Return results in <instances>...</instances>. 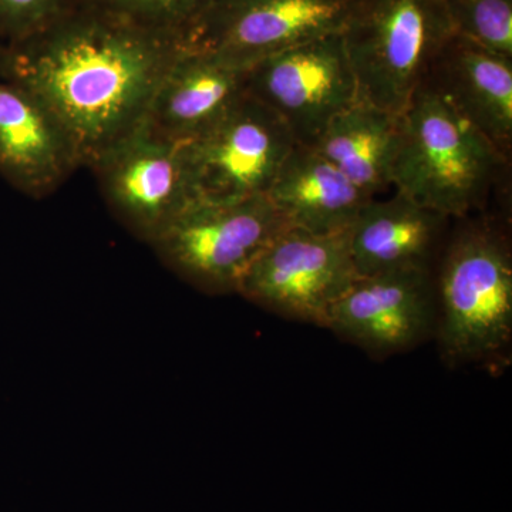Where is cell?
<instances>
[{
  "label": "cell",
  "mask_w": 512,
  "mask_h": 512,
  "mask_svg": "<svg viewBox=\"0 0 512 512\" xmlns=\"http://www.w3.org/2000/svg\"><path fill=\"white\" fill-rule=\"evenodd\" d=\"M5 47L0 77L45 104L80 167L92 170L144 126L183 43L72 5L45 29Z\"/></svg>",
  "instance_id": "obj_1"
},
{
  "label": "cell",
  "mask_w": 512,
  "mask_h": 512,
  "mask_svg": "<svg viewBox=\"0 0 512 512\" xmlns=\"http://www.w3.org/2000/svg\"><path fill=\"white\" fill-rule=\"evenodd\" d=\"M508 161L423 83L400 114L392 184L421 207L464 220L487 207Z\"/></svg>",
  "instance_id": "obj_2"
},
{
  "label": "cell",
  "mask_w": 512,
  "mask_h": 512,
  "mask_svg": "<svg viewBox=\"0 0 512 512\" xmlns=\"http://www.w3.org/2000/svg\"><path fill=\"white\" fill-rule=\"evenodd\" d=\"M446 249L436 282V330L448 365L500 355L512 336V258L494 222L464 218Z\"/></svg>",
  "instance_id": "obj_3"
},
{
  "label": "cell",
  "mask_w": 512,
  "mask_h": 512,
  "mask_svg": "<svg viewBox=\"0 0 512 512\" xmlns=\"http://www.w3.org/2000/svg\"><path fill=\"white\" fill-rule=\"evenodd\" d=\"M340 35L359 100L400 116L456 33L446 0H355Z\"/></svg>",
  "instance_id": "obj_4"
},
{
  "label": "cell",
  "mask_w": 512,
  "mask_h": 512,
  "mask_svg": "<svg viewBox=\"0 0 512 512\" xmlns=\"http://www.w3.org/2000/svg\"><path fill=\"white\" fill-rule=\"evenodd\" d=\"M285 227L266 195L197 200L150 245L167 268L194 288L227 295L238 292L249 266Z\"/></svg>",
  "instance_id": "obj_5"
},
{
  "label": "cell",
  "mask_w": 512,
  "mask_h": 512,
  "mask_svg": "<svg viewBox=\"0 0 512 512\" xmlns=\"http://www.w3.org/2000/svg\"><path fill=\"white\" fill-rule=\"evenodd\" d=\"M357 279L348 231L285 227L249 266L238 295L284 318L326 329L330 309Z\"/></svg>",
  "instance_id": "obj_6"
},
{
  "label": "cell",
  "mask_w": 512,
  "mask_h": 512,
  "mask_svg": "<svg viewBox=\"0 0 512 512\" xmlns=\"http://www.w3.org/2000/svg\"><path fill=\"white\" fill-rule=\"evenodd\" d=\"M296 144L274 111L244 94L217 123L183 144L195 197L232 201L268 194Z\"/></svg>",
  "instance_id": "obj_7"
},
{
  "label": "cell",
  "mask_w": 512,
  "mask_h": 512,
  "mask_svg": "<svg viewBox=\"0 0 512 512\" xmlns=\"http://www.w3.org/2000/svg\"><path fill=\"white\" fill-rule=\"evenodd\" d=\"M247 93L284 121L296 143L309 147L330 121L359 101L340 33L289 47L252 64Z\"/></svg>",
  "instance_id": "obj_8"
},
{
  "label": "cell",
  "mask_w": 512,
  "mask_h": 512,
  "mask_svg": "<svg viewBox=\"0 0 512 512\" xmlns=\"http://www.w3.org/2000/svg\"><path fill=\"white\" fill-rule=\"evenodd\" d=\"M353 2L212 0L183 37V46L249 69L289 47L342 33Z\"/></svg>",
  "instance_id": "obj_9"
},
{
  "label": "cell",
  "mask_w": 512,
  "mask_h": 512,
  "mask_svg": "<svg viewBox=\"0 0 512 512\" xmlns=\"http://www.w3.org/2000/svg\"><path fill=\"white\" fill-rule=\"evenodd\" d=\"M117 220L140 241H154L197 201L183 144L141 127L92 168Z\"/></svg>",
  "instance_id": "obj_10"
},
{
  "label": "cell",
  "mask_w": 512,
  "mask_h": 512,
  "mask_svg": "<svg viewBox=\"0 0 512 512\" xmlns=\"http://www.w3.org/2000/svg\"><path fill=\"white\" fill-rule=\"evenodd\" d=\"M433 269L412 268L357 276L330 309L326 329L367 352L412 349L436 330Z\"/></svg>",
  "instance_id": "obj_11"
},
{
  "label": "cell",
  "mask_w": 512,
  "mask_h": 512,
  "mask_svg": "<svg viewBox=\"0 0 512 512\" xmlns=\"http://www.w3.org/2000/svg\"><path fill=\"white\" fill-rule=\"evenodd\" d=\"M77 168L79 160L56 117L28 90L0 77V175L40 200Z\"/></svg>",
  "instance_id": "obj_12"
},
{
  "label": "cell",
  "mask_w": 512,
  "mask_h": 512,
  "mask_svg": "<svg viewBox=\"0 0 512 512\" xmlns=\"http://www.w3.org/2000/svg\"><path fill=\"white\" fill-rule=\"evenodd\" d=\"M248 70L183 46L154 94L143 127L173 143L194 140L247 94Z\"/></svg>",
  "instance_id": "obj_13"
},
{
  "label": "cell",
  "mask_w": 512,
  "mask_h": 512,
  "mask_svg": "<svg viewBox=\"0 0 512 512\" xmlns=\"http://www.w3.org/2000/svg\"><path fill=\"white\" fill-rule=\"evenodd\" d=\"M424 83L510 160L512 59L454 35Z\"/></svg>",
  "instance_id": "obj_14"
},
{
  "label": "cell",
  "mask_w": 512,
  "mask_h": 512,
  "mask_svg": "<svg viewBox=\"0 0 512 512\" xmlns=\"http://www.w3.org/2000/svg\"><path fill=\"white\" fill-rule=\"evenodd\" d=\"M448 221L397 191L367 201L348 231L357 276L431 268Z\"/></svg>",
  "instance_id": "obj_15"
},
{
  "label": "cell",
  "mask_w": 512,
  "mask_h": 512,
  "mask_svg": "<svg viewBox=\"0 0 512 512\" xmlns=\"http://www.w3.org/2000/svg\"><path fill=\"white\" fill-rule=\"evenodd\" d=\"M266 197L289 227L315 234L349 231L369 195L313 147L296 144Z\"/></svg>",
  "instance_id": "obj_16"
},
{
  "label": "cell",
  "mask_w": 512,
  "mask_h": 512,
  "mask_svg": "<svg viewBox=\"0 0 512 512\" xmlns=\"http://www.w3.org/2000/svg\"><path fill=\"white\" fill-rule=\"evenodd\" d=\"M400 116L357 101L335 117L313 148L370 198L393 188Z\"/></svg>",
  "instance_id": "obj_17"
},
{
  "label": "cell",
  "mask_w": 512,
  "mask_h": 512,
  "mask_svg": "<svg viewBox=\"0 0 512 512\" xmlns=\"http://www.w3.org/2000/svg\"><path fill=\"white\" fill-rule=\"evenodd\" d=\"M212 0H73V5L96 10L137 28L183 37Z\"/></svg>",
  "instance_id": "obj_18"
},
{
  "label": "cell",
  "mask_w": 512,
  "mask_h": 512,
  "mask_svg": "<svg viewBox=\"0 0 512 512\" xmlns=\"http://www.w3.org/2000/svg\"><path fill=\"white\" fill-rule=\"evenodd\" d=\"M454 33L512 59V0H446Z\"/></svg>",
  "instance_id": "obj_19"
},
{
  "label": "cell",
  "mask_w": 512,
  "mask_h": 512,
  "mask_svg": "<svg viewBox=\"0 0 512 512\" xmlns=\"http://www.w3.org/2000/svg\"><path fill=\"white\" fill-rule=\"evenodd\" d=\"M73 0H0V42L15 45L62 16Z\"/></svg>",
  "instance_id": "obj_20"
},
{
  "label": "cell",
  "mask_w": 512,
  "mask_h": 512,
  "mask_svg": "<svg viewBox=\"0 0 512 512\" xmlns=\"http://www.w3.org/2000/svg\"><path fill=\"white\" fill-rule=\"evenodd\" d=\"M6 47L0 42V74H2L3 59H5Z\"/></svg>",
  "instance_id": "obj_21"
}]
</instances>
